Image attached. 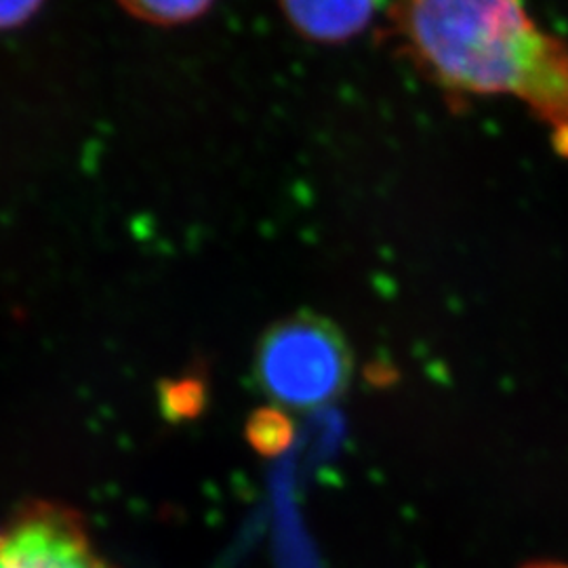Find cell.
<instances>
[{"mask_svg":"<svg viewBox=\"0 0 568 568\" xmlns=\"http://www.w3.org/2000/svg\"><path fill=\"white\" fill-rule=\"evenodd\" d=\"M392 21L432 81L462 95L516 98L568 156V47L532 21L525 0H396Z\"/></svg>","mask_w":568,"mask_h":568,"instance_id":"1","label":"cell"},{"mask_svg":"<svg viewBox=\"0 0 568 568\" xmlns=\"http://www.w3.org/2000/svg\"><path fill=\"white\" fill-rule=\"evenodd\" d=\"M253 366L274 405L314 410L344 394L354 373V352L335 323L297 312L265 328Z\"/></svg>","mask_w":568,"mask_h":568,"instance_id":"2","label":"cell"},{"mask_svg":"<svg viewBox=\"0 0 568 568\" xmlns=\"http://www.w3.org/2000/svg\"><path fill=\"white\" fill-rule=\"evenodd\" d=\"M0 568H114L84 516L49 497L21 501L0 520Z\"/></svg>","mask_w":568,"mask_h":568,"instance_id":"3","label":"cell"},{"mask_svg":"<svg viewBox=\"0 0 568 568\" xmlns=\"http://www.w3.org/2000/svg\"><path fill=\"white\" fill-rule=\"evenodd\" d=\"M291 28L307 41L345 42L363 34L382 0H278Z\"/></svg>","mask_w":568,"mask_h":568,"instance_id":"4","label":"cell"},{"mask_svg":"<svg viewBox=\"0 0 568 568\" xmlns=\"http://www.w3.org/2000/svg\"><path fill=\"white\" fill-rule=\"evenodd\" d=\"M135 20L154 26H182L203 18L215 0H116Z\"/></svg>","mask_w":568,"mask_h":568,"instance_id":"5","label":"cell"},{"mask_svg":"<svg viewBox=\"0 0 568 568\" xmlns=\"http://www.w3.org/2000/svg\"><path fill=\"white\" fill-rule=\"evenodd\" d=\"M44 0H0V32H11L34 20Z\"/></svg>","mask_w":568,"mask_h":568,"instance_id":"6","label":"cell"},{"mask_svg":"<svg viewBox=\"0 0 568 568\" xmlns=\"http://www.w3.org/2000/svg\"><path fill=\"white\" fill-rule=\"evenodd\" d=\"M527 568H568L565 565H556V562H539V565H528Z\"/></svg>","mask_w":568,"mask_h":568,"instance_id":"7","label":"cell"}]
</instances>
